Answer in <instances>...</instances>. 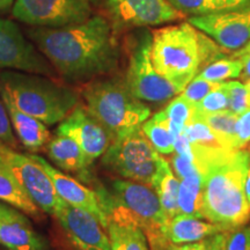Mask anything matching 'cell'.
<instances>
[{"label":"cell","mask_w":250,"mask_h":250,"mask_svg":"<svg viewBox=\"0 0 250 250\" xmlns=\"http://www.w3.org/2000/svg\"><path fill=\"white\" fill-rule=\"evenodd\" d=\"M227 233H219L215 235L208 237V250H226V237Z\"/></svg>","instance_id":"41"},{"label":"cell","mask_w":250,"mask_h":250,"mask_svg":"<svg viewBox=\"0 0 250 250\" xmlns=\"http://www.w3.org/2000/svg\"><path fill=\"white\" fill-rule=\"evenodd\" d=\"M0 144L14 149L18 148V139L14 134L7 109L1 96H0Z\"/></svg>","instance_id":"34"},{"label":"cell","mask_w":250,"mask_h":250,"mask_svg":"<svg viewBox=\"0 0 250 250\" xmlns=\"http://www.w3.org/2000/svg\"><path fill=\"white\" fill-rule=\"evenodd\" d=\"M227 109L228 94L226 86H225V81H223L217 88L208 93L204 99L193 105V112L198 115L212 114V112L227 110Z\"/></svg>","instance_id":"30"},{"label":"cell","mask_w":250,"mask_h":250,"mask_svg":"<svg viewBox=\"0 0 250 250\" xmlns=\"http://www.w3.org/2000/svg\"><path fill=\"white\" fill-rule=\"evenodd\" d=\"M188 22L211 37L224 50L236 51L250 41V5L192 15Z\"/></svg>","instance_id":"12"},{"label":"cell","mask_w":250,"mask_h":250,"mask_svg":"<svg viewBox=\"0 0 250 250\" xmlns=\"http://www.w3.org/2000/svg\"><path fill=\"white\" fill-rule=\"evenodd\" d=\"M175 153L177 154L187 156V158H191L193 159V153H192V147H191V143L190 140L188 139V137L186 136V133L180 134L176 139H175ZM195 160V159H193Z\"/></svg>","instance_id":"39"},{"label":"cell","mask_w":250,"mask_h":250,"mask_svg":"<svg viewBox=\"0 0 250 250\" xmlns=\"http://www.w3.org/2000/svg\"><path fill=\"white\" fill-rule=\"evenodd\" d=\"M54 215L76 250H110L107 230L89 212L62 199Z\"/></svg>","instance_id":"15"},{"label":"cell","mask_w":250,"mask_h":250,"mask_svg":"<svg viewBox=\"0 0 250 250\" xmlns=\"http://www.w3.org/2000/svg\"><path fill=\"white\" fill-rule=\"evenodd\" d=\"M83 104L110 133L112 140L142 127L151 108L137 99L125 80L98 79L81 90Z\"/></svg>","instance_id":"5"},{"label":"cell","mask_w":250,"mask_h":250,"mask_svg":"<svg viewBox=\"0 0 250 250\" xmlns=\"http://www.w3.org/2000/svg\"><path fill=\"white\" fill-rule=\"evenodd\" d=\"M184 133L191 143V147L202 151H217V149H227L219 142L217 136L205 122L201 118L193 116L189 118L184 127Z\"/></svg>","instance_id":"27"},{"label":"cell","mask_w":250,"mask_h":250,"mask_svg":"<svg viewBox=\"0 0 250 250\" xmlns=\"http://www.w3.org/2000/svg\"><path fill=\"white\" fill-rule=\"evenodd\" d=\"M228 94V110L235 115L242 114L250 109V93L245 83L240 81H225Z\"/></svg>","instance_id":"31"},{"label":"cell","mask_w":250,"mask_h":250,"mask_svg":"<svg viewBox=\"0 0 250 250\" xmlns=\"http://www.w3.org/2000/svg\"><path fill=\"white\" fill-rule=\"evenodd\" d=\"M142 131L159 154L168 155L175 151V138L164 109L144 122Z\"/></svg>","instance_id":"24"},{"label":"cell","mask_w":250,"mask_h":250,"mask_svg":"<svg viewBox=\"0 0 250 250\" xmlns=\"http://www.w3.org/2000/svg\"><path fill=\"white\" fill-rule=\"evenodd\" d=\"M177 214L204 219L203 218L202 179L199 173L181 180Z\"/></svg>","instance_id":"26"},{"label":"cell","mask_w":250,"mask_h":250,"mask_svg":"<svg viewBox=\"0 0 250 250\" xmlns=\"http://www.w3.org/2000/svg\"><path fill=\"white\" fill-rule=\"evenodd\" d=\"M28 35L56 73L68 83H83L107 74L118 62L111 24L101 15L61 28H34Z\"/></svg>","instance_id":"1"},{"label":"cell","mask_w":250,"mask_h":250,"mask_svg":"<svg viewBox=\"0 0 250 250\" xmlns=\"http://www.w3.org/2000/svg\"><path fill=\"white\" fill-rule=\"evenodd\" d=\"M250 5V0H219V11L241 8Z\"/></svg>","instance_id":"42"},{"label":"cell","mask_w":250,"mask_h":250,"mask_svg":"<svg viewBox=\"0 0 250 250\" xmlns=\"http://www.w3.org/2000/svg\"><path fill=\"white\" fill-rule=\"evenodd\" d=\"M0 202L18 208L24 214L40 218L42 211L24 192L12 170L0 160Z\"/></svg>","instance_id":"22"},{"label":"cell","mask_w":250,"mask_h":250,"mask_svg":"<svg viewBox=\"0 0 250 250\" xmlns=\"http://www.w3.org/2000/svg\"><path fill=\"white\" fill-rule=\"evenodd\" d=\"M186 17L219 11V0H168Z\"/></svg>","instance_id":"32"},{"label":"cell","mask_w":250,"mask_h":250,"mask_svg":"<svg viewBox=\"0 0 250 250\" xmlns=\"http://www.w3.org/2000/svg\"><path fill=\"white\" fill-rule=\"evenodd\" d=\"M226 250H250V227L229 230L226 237Z\"/></svg>","instance_id":"35"},{"label":"cell","mask_w":250,"mask_h":250,"mask_svg":"<svg viewBox=\"0 0 250 250\" xmlns=\"http://www.w3.org/2000/svg\"><path fill=\"white\" fill-rule=\"evenodd\" d=\"M193 116L201 118L205 122L213 133L217 136L219 142L223 144L224 147L229 151H237L236 147V120L237 115L230 110H223L212 114L198 115L192 112Z\"/></svg>","instance_id":"25"},{"label":"cell","mask_w":250,"mask_h":250,"mask_svg":"<svg viewBox=\"0 0 250 250\" xmlns=\"http://www.w3.org/2000/svg\"><path fill=\"white\" fill-rule=\"evenodd\" d=\"M229 57L237 58L242 62L243 68L240 77L245 81L250 79V41L246 45H243L241 49L234 51V54L230 55Z\"/></svg>","instance_id":"38"},{"label":"cell","mask_w":250,"mask_h":250,"mask_svg":"<svg viewBox=\"0 0 250 250\" xmlns=\"http://www.w3.org/2000/svg\"><path fill=\"white\" fill-rule=\"evenodd\" d=\"M56 132L67 134L76 140L88 165L104 154L112 143L110 133L81 103L61 122Z\"/></svg>","instance_id":"16"},{"label":"cell","mask_w":250,"mask_h":250,"mask_svg":"<svg viewBox=\"0 0 250 250\" xmlns=\"http://www.w3.org/2000/svg\"><path fill=\"white\" fill-rule=\"evenodd\" d=\"M45 151L56 168L62 171L83 173L89 166L79 144L67 134L56 132L46 144Z\"/></svg>","instance_id":"21"},{"label":"cell","mask_w":250,"mask_h":250,"mask_svg":"<svg viewBox=\"0 0 250 250\" xmlns=\"http://www.w3.org/2000/svg\"><path fill=\"white\" fill-rule=\"evenodd\" d=\"M0 160L7 166L24 192L41 211L55 214L62 198L44 168L31 155L22 154L0 144Z\"/></svg>","instance_id":"9"},{"label":"cell","mask_w":250,"mask_h":250,"mask_svg":"<svg viewBox=\"0 0 250 250\" xmlns=\"http://www.w3.org/2000/svg\"><path fill=\"white\" fill-rule=\"evenodd\" d=\"M166 250H208V239L191 243H183V245H171L170 243Z\"/></svg>","instance_id":"40"},{"label":"cell","mask_w":250,"mask_h":250,"mask_svg":"<svg viewBox=\"0 0 250 250\" xmlns=\"http://www.w3.org/2000/svg\"><path fill=\"white\" fill-rule=\"evenodd\" d=\"M171 166H173V170L176 173V176L180 180L186 179V177L191 176L198 173L195 160L191 158H187V156L174 154L171 158Z\"/></svg>","instance_id":"37"},{"label":"cell","mask_w":250,"mask_h":250,"mask_svg":"<svg viewBox=\"0 0 250 250\" xmlns=\"http://www.w3.org/2000/svg\"><path fill=\"white\" fill-rule=\"evenodd\" d=\"M235 130L236 147L243 149L250 143V109L237 115Z\"/></svg>","instance_id":"36"},{"label":"cell","mask_w":250,"mask_h":250,"mask_svg":"<svg viewBox=\"0 0 250 250\" xmlns=\"http://www.w3.org/2000/svg\"><path fill=\"white\" fill-rule=\"evenodd\" d=\"M242 68L243 65L240 59L223 57L212 62L211 64L203 68L198 76L213 83H223V81L239 78L241 76Z\"/></svg>","instance_id":"28"},{"label":"cell","mask_w":250,"mask_h":250,"mask_svg":"<svg viewBox=\"0 0 250 250\" xmlns=\"http://www.w3.org/2000/svg\"><path fill=\"white\" fill-rule=\"evenodd\" d=\"M30 155L44 168L52 184H54L56 191L62 201L66 202L67 204L77 206V208L89 212L101 223L104 229L107 228V215L103 211L96 191L88 189L79 181L73 179L70 175H66L64 171L59 170L58 168L54 167L42 156L36 154Z\"/></svg>","instance_id":"17"},{"label":"cell","mask_w":250,"mask_h":250,"mask_svg":"<svg viewBox=\"0 0 250 250\" xmlns=\"http://www.w3.org/2000/svg\"><path fill=\"white\" fill-rule=\"evenodd\" d=\"M166 116L174 138L176 139L180 134L183 133L187 122L191 117L193 112V104H191L182 95L175 96L168 103L165 109Z\"/></svg>","instance_id":"29"},{"label":"cell","mask_w":250,"mask_h":250,"mask_svg":"<svg viewBox=\"0 0 250 250\" xmlns=\"http://www.w3.org/2000/svg\"><path fill=\"white\" fill-rule=\"evenodd\" d=\"M109 14L120 26L152 27L187 18L168 0H104Z\"/></svg>","instance_id":"13"},{"label":"cell","mask_w":250,"mask_h":250,"mask_svg":"<svg viewBox=\"0 0 250 250\" xmlns=\"http://www.w3.org/2000/svg\"><path fill=\"white\" fill-rule=\"evenodd\" d=\"M0 96L48 126L61 123L80 103L79 94L72 87L19 71L0 74Z\"/></svg>","instance_id":"4"},{"label":"cell","mask_w":250,"mask_h":250,"mask_svg":"<svg viewBox=\"0 0 250 250\" xmlns=\"http://www.w3.org/2000/svg\"><path fill=\"white\" fill-rule=\"evenodd\" d=\"M181 180L175 176L173 169L170 168L167 160L162 158L160 168L154 181H153L152 189L158 196L168 221L179 212V190Z\"/></svg>","instance_id":"23"},{"label":"cell","mask_w":250,"mask_h":250,"mask_svg":"<svg viewBox=\"0 0 250 250\" xmlns=\"http://www.w3.org/2000/svg\"><path fill=\"white\" fill-rule=\"evenodd\" d=\"M223 57L224 49L188 21L152 31L153 65L181 90L203 68Z\"/></svg>","instance_id":"3"},{"label":"cell","mask_w":250,"mask_h":250,"mask_svg":"<svg viewBox=\"0 0 250 250\" xmlns=\"http://www.w3.org/2000/svg\"><path fill=\"white\" fill-rule=\"evenodd\" d=\"M229 228L223 225L211 223L190 215L176 214L168 221L165 229V236L168 243L171 245H183L202 241L219 233L229 232Z\"/></svg>","instance_id":"19"},{"label":"cell","mask_w":250,"mask_h":250,"mask_svg":"<svg viewBox=\"0 0 250 250\" xmlns=\"http://www.w3.org/2000/svg\"><path fill=\"white\" fill-rule=\"evenodd\" d=\"M15 0H0V13H4L11 6L14 4Z\"/></svg>","instance_id":"44"},{"label":"cell","mask_w":250,"mask_h":250,"mask_svg":"<svg viewBox=\"0 0 250 250\" xmlns=\"http://www.w3.org/2000/svg\"><path fill=\"white\" fill-rule=\"evenodd\" d=\"M0 68L52 77L55 68L14 21L0 19Z\"/></svg>","instance_id":"11"},{"label":"cell","mask_w":250,"mask_h":250,"mask_svg":"<svg viewBox=\"0 0 250 250\" xmlns=\"http://www.w3.org/2000/svg\"><path fill=\"white\" fill-rule=\"evenodd\" d=\"M151 49L152 31H139L134 36L130 49L125 83L140 101L165 103L182 93V90L155 70Z\"/></svg>","instance_id":"7"},{"label":"cell","mask_w":250,"mask_h":250,"mask_svg":"<svg viewBox=\"0 0 250 250\" xmlns=\"http://www.w3.org/2000/svg\"><path fill=\"white\" fill-rule=\"evenodd\" d=\"M162 155L155 151L142 127L114 139L102 155V164L111 173L152 188Z\"/></svg>","instance_id":"6"},{"label":"cell","mask_w":250,"mask_h":250,"mask_svg":"<svg viewBox=\"0 0 250 250\" xmlns=\"http://www.w3.org/2000/svg\"><path fill=\"white\" fill-rule=\"evenodd\" d=\"M2 101L7 109L15 137L22 144L23 147L31 152L45 147L52 137L51 132L48 129V125H45L37 118L19 110L7 100H2Z\"/></svg>","instance_id":"20"},{"label":"cell","mask_w":250,"mask_h":250,"mask_svg":"<svg viewBox=\"0 0 250 250\" xmlns=\"http://www.w3.org/2000/svg\"><path fill=\"white\" fill-rule=\"evenodd\" d=\"M12 14L39 28H61L92 17V6L83 0H15Z\"/></svg>","instance_id":"10"},{"label":"cell","mask_w":250,"mask_h":250,"mask_svg":"<svg viewBox=\"0 0 250 250\" xmlns=\"http://www.w3.org/2000/svg\"><path fill=\"white\" fill-rule=\"evenodd\" d=\"M109 192L138 221L152 250L167 249L169 243L165 236V229L168 219L151 187L130 180H114Z\"/></svg>","instance_id":"8"},{"label":"cell","mask_w":250,"mask_h":250,"mask_svg":"<svg viewBox=\"0 0 250 250\" xmlns=\"http://www.w3.org/2000/svg\"><path fill=\"white\" fill-rule=\"evenodd\" d=\"M248 145H249V148H248V153H249V155H250V143L248 144Z\"/></svg>","instance_id":"46"},{"label":"cell","mask_w":250,"mask_h":250,"mask_svg":"<svg viewBox=\"0 0 250 250\" xmlns=\"http://www.w3.org/2000/svg\"><path fill=\"white\" fill-rule=\"evenodd\" d=\"M245 192H246V198L248 202L249 208H250V166L247 171V177H246V184H245Z\"/></svg>","instance_id":"43"},{"label":"cell","mask_w":250,"mask_h":250,"mask_svg":"<svg viewBox=\"0 0 250 250\" xmlns=\"http://www.w3.org/2000/svg\"><path fill=\"white\" fill-rule=\"evenodd\" d=\"M0 246L5 250H48V243L23 212L0 202Z\"/></svg>","instance_id":"18"},{"label":"cell","mask_w":250,"mask_h":250,"mask_svg":"<svg viewBox=\"0 0 250 250\" xmlns=\"http://www.w3.org/2000/svg\"><path fill=\"white\" fill-rule=\"evenodd\" d=\"M192 153L202 179L203 218L229 229L246 225L250 219L245 192L248 151L192 148Z\"/></svg>","instance_id":"2"},{"label":"cell","mask_w":250,"mask_h":250,"mask_svg":"<svg viewBox=\"0 0 250 250\" xmlns=\"http://www.w3.org/2000/svg\"><path fill=\"white\" fill-rule=\"evenodd\" d=\"M220 83H213V81H208L204 78L196 76L182 90L181 95L195 105L196 103L204 99L208 93L217 88Z\"/></svg>","instance_id":"33"},{"label":"cell","mask_w":250,"mask_h":250,"mask_svg":"<svg viewBox=\"0 0 250 250\" xmlns=\"http://www.w3.org/2000/svg\"><path fill=\"white\" fill-rule=\"evenodd\" d=\"M83 1H85V2H87V4H89L90 6H92V5L98 4L100 0H83Z\"/></svg>","instance_id":"45"},{"label":"cell","mask_w":250,"mask_h":250,"mask_svg":"<svg viewBox=\"0 0 250 250\" xmlns=\"http://www.w3.org/2000/svg\"><path fill=\"white\" fill-rule=\"evenodd\" d=\"M96 193L107 215L110 250H149L147 236L133 215L104 188H98Z\"/></svg>","instance_id":"14"}]
</instances>
